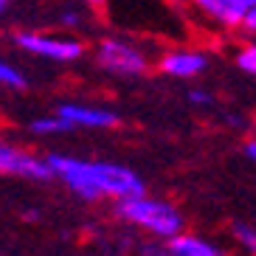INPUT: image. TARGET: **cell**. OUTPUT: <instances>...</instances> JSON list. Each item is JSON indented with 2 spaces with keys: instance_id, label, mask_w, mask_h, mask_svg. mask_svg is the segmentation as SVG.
Wrapping results in <instances>:
<instances>
[{
  "instance_id": "obj_1",
  "label": "cell",
  "mask_w": 256,
  "mask_h": 256,
  "mask_svg": "<svg viewBox=\"0 0 256 256\" xmlns=\"http://www.w3.org/2000/svg\"><path fill=\"white\" fill-rule=\"evenodd\" d=\"M46 160L51 166V172L84 200L116 197L121 203L130 197H144V180L136 172H130L127 166L107 164V160L68 158V155H51Z\"/></svg>"
},
{
  "instance_id": "obj_2",
  "label": "cell",
  "mask_w": 256,
  "mask_h": 256,
  "mask_svg": "<svg viewBox=\"0 0 256 256\" xmlns=\"http://www.w3.org/2000/svg\"><path fill=\"white\" fill-rule=\"evenodd\" d=\"M121 217L132 222V226H141L146 231H152L160 240H178L183 234V217L164 200H152V197H130V200H121L116 206Z\"/></svg>"
},
{
  "instance_id": "obj_3",
  "label": "cell",
  "mask_w": 256,
  "mask_h": 256,
  "mask_svg": "<svg viewBox=\"0 0 256 256\" xmlns=\"http://www.w3.org/2000/svg\"><path fill=\"white\" fill-rule=\"evenodd\" d=\"M96 60H98L102 68L116 74V76H141L150 68L146 56H144L138 48L121 42V40H104V42L98 46Z\"/></svg>"
},
{
  "instance_id": "obj_4",
  "label": "cell",
  "mask_w": 256,
  "mask_h": 256,
  "mask_svg": "<svg viewBox=\"0 0 256 256\" xmlns=\"http://www.w3.org/2000/svg\"><path fill=\"white\" fill-rule=\"evenodd\" d=\"M17 46L23 51L42 56V60H54V62H74L82 56V42L79 40H62V37H46V34H31L23 31L17 34Z\"/></svg>"
},
{
  "instance_id": "obj_5",
  "label": "cell",
  "mask_w": 256,
  "mask_h": 256,
  "mask_svg": "<svg viewBox=\"0 0 256 256\" xmlns=\"http://www.w3.org/2000/svg\"><path fill=\"white\" fill-rule=\"evenodd\" d=\"M188 3H192L206 20L222 26V28L245 26L248 14L256 8V0H188Z\"/></svg>"
},
{
  "instance_id": "obj_6",
  "label": "cell",
  "mask_w": 256,
  "mask_h": 256,
  "mask_svg": "<svg viewBox=\"0 0 256 256\" xmlns=\"http://www.w3.org/2000/svg\"><path fill=\"white\" fill-rule=\"evenodd\" d=\"M0 174H17V178H31V180H48L51 166L48 160H40L37 155L23 152L12 144L0 141Z\"/></svg>"
},
{
  "instance_id": "obj_7",
  "label": "cell",
  "mask_w": 256,
  "mask_h": 256,
  "mask_svg": "<svg viewBox=\"0 0 256 256\" xmlns=\"http://www.w3.org/2000/svg\"><path fill=\"white\" fill-rule=\"evenodd\" d=\"M206 56L200 51H188V48H180V51H169L160 56L158 68L160 74L174 76V79H192V76H200L206 70Z\"/></svg>"
},
{
  "instance_id": "obj_8",
  "label": "cell",
  "mask_w": 256,
  "mask_h": 256,
  "mask_svg": "<svg viewBox=\"0 0 256 256\" xmlns=\"http://www.w3.org/2000/svg\"><path fill=\"white\" fill-rule=\"evenodd\" d=\"M56 116H60L65 124H70V127H93V130H98V127H116V124H118L116 113H110V110H104V107L60 104Z\"/></svg>"
},
{
  "instance_id": "obj_9",
  "label": "cell",
  "mask_w": 256,
  "mask_h": 256,
  "mask_svg": "<svg viewBox=\"0 0 256 256\" xmlns=\"http://www.w3.org/2000/svg\"><path fill=\"white\" fill-rule=\"evenodd\" d=\"M169 250H172V256H222L217 245L200 240L194 234H180L178 240L169 242Z\"/></svg>"
},
{
  "instance_id": "obj_10",
  "label": "cell",
  "mask_w": 256,
  "mask_h": 256,
  "mask_svg": "<svg viewBox=\"0 0 256 256\" xmlns=\"http://www.w3.org/2000/svg\"><path fill=\"white\" fill-rule=\"evenodd\" d=\"M68 130H70V124H65L60 116L31 121V132H37V136H60V132H68Z\"/></svg>"
},
{
  "instance_id": "obj_11",
  "label": "cell",
  "mask_w": 256,
  "mask_h": 256,
  "mask_svg": "<svg viewBox=\"0 0 256 256\" xmlns=\"http://www.w3.org/2000/svg\"><path fill=\"white\" fill-rule=\"evenodd\" d=\"M0 84H8V88H26V76L14 68V65H8V62L0 60Z\"/></svg>"
},
{
  "instance_id": "obj_12",
  "label": "cell",
  "mask_w": 256,
  "mask_h": 256,
  "mask_svg": "<svg viewBox=\"0 0 256 256\" xmlns=\"http://www.w3.org/2000/svg\"><path fill=\"white\" fill-rule=\"evenodd\" d=\"M236 65H240L245 74L256 76V46H248V48H242L240 54H236Z\"/></svg>"
},
{
  "instance_id": "obj_13",
  "label": "cell",
  "mask_w": 256,
  "mask_h": 256,
  "mask_svg": "<svg viewBox=\"0 0 256 256\" xmlns=\"http://www.w3.org/2000/svg\"><path fill=\"white\" fill-rule=\"evenodd\" d=\"M236 236H240V242L250 254H256V231H250L248 226H236Z\"/></svg>"
},
{
  "instance_id": "obj_14",
  "label": "cell",
  "mask_w": 256,
  "mask_h": 256,
  "mask_svg": "<svg viewBox=\"0 0 256 256\" xmlns=\"http://www.w3.org/2000/svg\"><path fill=\"white\" fill-rule=\"evenodd\" d=\"M188 98H192L194 104H206V102H208V93H203V90H192V93H188Z\"/></svg>"
},
{
  "instance_id": "obj_15",
  "label": "cell",
  "mask_w": 256,
  "mask_h": 256,
  "mask_svg": "<svg viewBox=\"0 0 256 256\" xmlns=\"http://www.w3.org/2000/svg\"><path fill=\"white\" fill-rule=\"evenodd\" d=\"M146 254L150 256H172V250L169 248H146Z\"/></svg>"
},
{
  "instance_id": "obj_16",
  "label": "cell",
  "mask_w": 256,
  "mask_h": 256,
  "mask_svg": "<svg viewBox=\"0 0 256 256\" xmlns=\"http://www.w3.org/2000/svg\"><path fill=\"white\" fill-rule=\"evenodd\" d=\"M245 28H248V31H254V34H256V8H254V12L248 14V20H245Z\"/></svg>"
},
{
  "instance_id": "obj_17",
  "label": "cell",
  "mask_w": 256,
  "mask_h": 256,
  "mask_svg": "<svg viewBox=\"0 0 256 256\" xmlns=\"http://www.w3.org/2000/svg\"><path fill=\"white\" fill-rule=\"evenodd\" d=\"M245 150H248V158H250V160H256V141H250L248 146H245Z\"/></svg>"
},
{
  "instance_id": "obj_18",
  "label": "cell",
  "mask_w": 256,
  "mask_h": 256,
  "mask_svg": "<svg viewBox=\"0 0 256 256\" xmlns=\"http://www.w3.org/2000/svg\"><path fill=\"white\" fill-rule=\"evenodd\" d=\"M6 8H8V0H0V14H3Z\"/></svg>"
},
{
  "instance_id": "obj_19",
  "label": "cell",
  "mask_w": 256,
  "mask_h": 256,
  "mask_svg": "<svg viewBox=\"0 0 256 256\" xmlns=\"http://www.w3.org/2000/svg\"><path fill=\"white\" fill-rule=\"evenodd\" d=\"M84 3H90V6H102V0H84Z\"/></svg>"
}]
</instances>
